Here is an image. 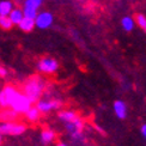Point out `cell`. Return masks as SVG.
Listing matches in <instances>:
<instances>
[{"mask_svg":"<svg viewBox=\"0 0 146 146\" xmlns=\"http://www.w3.org/2000/svg\"><path fill=\"white\" fill-rule=\"evenodd\" d=\"M46 90V80L38 74H34L24 83L22 92L25 94L33 103L37 102Z\"/></svg>","mask_w":146,"mask_h":146,"instance_id":"1","label":"cell"},{"mask_svg":"<svg viewBox=\"0 0 146 146\" xmlns=\"http://www.w3.org/2000/svg\"><path fill=\"white\" fill-rule=\"evenodd\" d=\"M33 104H34L33 101L30 100L25 94H23L22 91H18V94L16 95L13 101H12L10 108H12L19 115V114H25L29 109L33 107Z\"/></svg>","mask_w":146,"mask_h":146,"instance_id":"2","label":"cell"},{"mask_svg":"<svg viewBox=\"0 0 146 146\" xmlns=\"http://www.w3.org/2000/svg\"><path fill=\"white\" fill-rule=\"evenodd\" d=\"M27 132L24 123L11 121V122H0V134L1 135H22Z\"/></svg>","mask_w":146,"mask_h":146,"instance_id":"3","label":"cell"},{"mask_svg":"<svg viewBox=\"0 0 146 146\" xmlns=\"http://www.w3.org/2000/svg\"><path fill=\"white\" fill-rule=\"evenodd\" d=\"M66 125V128L70 132L71 138L73 139L74 141H83L84 140V137H83V129H84V121L80 117H77L74 119L71 122L65 123Z\"/></svg>","mask_w":146,"mask_h":146,"instance_id":"4","label":"cell"},{"mask_svg":"<svg viewBox=\"0 0 146 146\" xmlns=\"http://www.w3.org/2000/svg\"><path fill=\"white\" fill-rule=\"evenodd\" d=\"M37 71L42 74H53L59 68V62L52 56H44L40 59V61L36 65Z\"/></svg>","mask_w":146,"mask_h":146,"instance_id":"5","label":"cell"},{"mask_svg":"<svg viewBox=\"0 0 146 146\" xmlns=\"http://www.w3.org/2000/svg\"><path fill=\"white\" fill-rule=\"evenodd\" d=\"M18 94V90L12 85H5L3 90L0 91V107L1 108H10L11 103Z\"/></svg>","mask_w":146,"mask_h":146,"instance_id":"6","label":"cell"},{"mask_svg":"<svg viewBox=\"0 0 146 146\" xmlns=\"http://www.w3.org/2000/svg\"><path fill=\"white\" fill-rule=\"evenodd\" d=\"M43 0H24L23 1V13L24 17H29L35 19L38 13V9L41 7Z\"/></svg>","mask_w":146,"mask_h":146,"instance_id":"7","label":"cell"},{"mask_svg":"<svg viewBox=\"0 0 146 146\" xmlns=\"http://www.w3.org/2000/svg\"><path fill=\"white\" fill-rule=\"evenodd\" d=\"M53 22H54V17L50 12H48V11L40 12L35 18V25H36V28H38L41 30L49 29L52 27Z\"/></svg>","mask_w":146,"mask_h":146,"instance_id":"8","label":"cell"},{"mask_svg":"<svg viewBox=\"0 0 146 146\" xmlns=\"http://www.w3.org/2000/svg\"><path fill=\"white\" fill-rule=\"evenodd\" d=\"M114 108V113L115 115L120 119V120H123L127 117V104L122 101V100H116L113 104Z\"/></svg>","mask_w":146,"mask_h":146,"instance_id":"9","label":"cell"},{"mask_svg":"<svg viewBox=\"0 0 146 146\" xmlns=\"http://www.w3.org/2000/svg\"><path fill=\"white\" fill-rule=\"evenodd\" d=\"M18 114L12 108H1L0 109V122H11L16 121Z\"/></svg>","mask_w":146,"mask_h":146,"instance_id":"10","label":"cell"},{"mask_svg":"<svg viewBox=\"0 0 146 146\" xmlns=\"http://www.w3.org/2000/svg\"><path fill=\"white\" fill-rule=\"evenodd\" d=\"M59 119L62 121L64 123H67V122H71L74 119H77L79 115L74 111V110H70V109H62V110H60L59 114H58Z\"/></svg>","mask_w":146,"mask_h":146,"instance_id":"11","label":"cell"},{"mask_svg":"<svg viewBox=\"0 0 146 146\" xmlns=\"http://www.w3.org/2000/svg\"><path fill=\"white\" fill-rule=\"evenodd\" d=\"M35 107L38 109L41 114H47L50 110H53L52 101L48 100V98H40L37 102L35 103Z\"/></svg>","mask_w":146,"mask_h":146,"instance_id":"12","label":"cell"},{"mask_svg":"<svg viewBox=\"0 0 146 146\" xmlns=\"http://www.w3.org/2000/svg\"><path fill=\"white\" fill-rule=\"evenodd\" d=\"M18 28H19L24 33H30L36 28L35 25V19L33 18H29V17H23V19L19 22L18 24Z\"/></svg>","mask_w":146,"mask_h":146,"instance_id":"13","label":"cell"},{"mask_svg":"<svg viewBox=\"0 0 146 146\" xmlns=\"http://www.w3.org/2000/svg\"><path fill=\"white\" fill-rule=\"evenodd\" d=\"M56 138L55 132L50 128H44L41 131V141L43 144H52Z\"/></svg>","mask_w":146,"mask_h":146,"instance_id":"14","label":"cell"},{"mask_svg":"<svg viewBox=\"0 0 146 146\" xmlns=\"http://www.w3.org/2000/svg\"><path fill=\"white\" fill-rule=\"evenodd\" d=\"M23 17H24V13L21 7H13V10H12L9 15V18L11 19V22L13 23V25H18L19 22L23 19Z\"/></svg>","mask_w":146,"mask_h":146,"instance_id":"15","label":"cell"},{"mask_svg":"<svg viewBox=\"0 0 146 146\" xmlns=\"http://www.w3.org/2000/svg\"><path fill=\"white\" fill-rule=\"evenodd\" d=\"M24 116H25V119L28 121H30V122H37L41 117V113L37 108L33 106L25 114H24Z\"/></svg>","mask_w":146,"mask_h":146,"instance_id":"16","label":"cell"},{"mask_svg":"<svg viewBox=\"0 0 146 146\" xmlns=\"http://www.w3.org/2000/svg\"><path fill=\"white\" fill-rule=\"evenodd\" d=\"M15 4L11 0H1L0 1V16H9L10 12L13 10Z\"/></svg>","mask_w":146,"mask_h":146,"instance_id":"17","label":"cell"},{"mask_svg":"<svg viewBox=\"0 0 146 146\" xmlns=\"http://www.w3.org/2000/svg\"><path fill=\"white\" fill-rule=\"evenodd\" d=\"M121 27L127 33H131L133 29L135 28V21L133 17H129V16H126L123 17L122 19H121Z\"/></svg>","mask_w":146,"mask_h":146,"instance_id":"18","label":"cell"},{"mask_svg":"<svg viewBox=\"0 0 146 146\" xmlns=\"http://www.w3.org/2000/svg\"><path fill=\"white\" fill-rule=\"evenodd\" d=\"M12 27H13V23L11 22L9 16H0V28L7 31L12 29Z\"/></svg>","mask_w":146,"mask_h":146,"instance_id":"19","label":"cell"},{"mask_svg":"<svg viewBox=\"0 0 146 146\" xmlns=\"http://www.w3.org/2000/svg\"><path fill=\"white\" fill-rule=\"evenodd\" d=\"M134 21H135L137 25L146 34V17L144 15H141V13H137L135 17H134Z\"/></svg>","mask_w":146,"mask_h":146,"instance_id":"20","label":"cell"},{"mask_svg":"<svg viewBox=\"0 0 146 146\" xmlns=\"http://www.w3.org/2000/svg\"><path fill=\"white\" fill-rule=\"evenodd\" d=\"M9 74V72H7V70H6L3 65H0V78H5L6 76Z\"/></svg>","mask_w":146,"mask_h":146,"instance_id":"21","label":"cell"},{"mask_svg":"<svg viewBox=\"0 0 146 146\" xmlns=\"http://www.w3.org/2000/svg\"><path fill=\"white\" fill-rule=\"evenodd\" d=\"M140 133H141L143 138L146 140V123H144V125L141 126V128H140Z\"/></svg>","mask_w":146,"mask_h":146,"instance_id":"22","label":"cell"},{"mask_svg":"<svg viewBox=\"0 0 146 146\" xmlns=\"http://www.w3.org/2000/svg\"><path fill=\"white\" fill-rule=\"evenodd\" d=\"M95 128H96V131H98V132L101 133V134H104V131H103L100 126H95Z\"/></svg>","mask_w":146,"mask_h":146,"instance_id":"23","label":"cell"},{"mask_svg":"<svg viewBox=\"0 0 146 146\" xmlns=\"http://www.w3.org/2000/svg\"><path fill=\"white\" fill-rule=\"evenodd\" d=\"M56 146H68L67 144H65V143H58Z\"/></svg>","mask_w":146,"mask_h":146,"instance_id":"24","label":"cell"},{"mask_svg":"<svg viewBox=\"0 0 146 146\" xmlns=\"http://www.w3.org/2000/svg\"><path fill=\"white\" fill-rule=\"evenodd\" d=\"M23 1H24V0H15L16 4H23Z\"/></svg>","mask_w":146,"mask_h":146,"instance_id":"25","label":"cell"},{"mask_svg":"<svg viewBox=\"0 0 146 146\" xmlns=\"http://www.w3.org/2000/svg\"><path fill=\"white\" fill-rule=\"evenodd\" d=\"M1 143H3V135L0 134V145H1Z\"/></svg>","mask_w":146,"mask_h":146,"instance_id":"26","label":"cell"}]
</instances>
